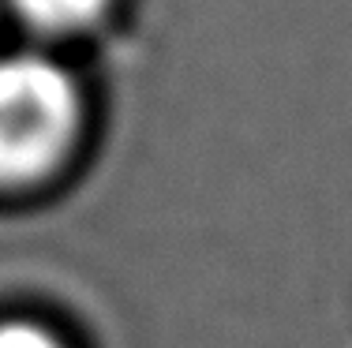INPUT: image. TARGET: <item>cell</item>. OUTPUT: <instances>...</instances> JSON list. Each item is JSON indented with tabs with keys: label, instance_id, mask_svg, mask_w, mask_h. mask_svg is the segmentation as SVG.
Instances as JSON below:
<instances>
[{
	"label": "cell",
	"instance_id": "6da1fadb",
	"mask_svg": "<svg viewBox=\"0 0 352 348\" xmlns=\"http://www.w3.org/2000/svg\"><path fill=\"white\" fill-rule=\"evenodd\" d=\"M79 90L34 53L0 60V187L34 184L60 165L79 131Z\"/></svg>",
	"mask_w": 352,
	"mask_h": 348
},
{
	"label": "cell",
	"instance_id": "7a4b0ae2",
	"mask_svg": "<svg viewBox=\"0 0 352 348\" xmlns=\"http://www.w3.org/2000/svg\"><path fill=\"white\" fill-rule=\"evenodd\" d=\"M109 0H15L19 15L41 34H75L87 30L105 12Z\"/></svg>",
	"mask_w": 352,
	"mask_h": 348
},
{
	"label": "cell",
	"instance_id": "3957f363",
	"mask_svg": "<svg viewBox=\"0 0 352 348\" xmlns=\"http://www.w3.org/2000/svg\"><path fill=\"white\" fill-rule=\"evenodd\" d=\"M0 348H56L53 337L34 326H4L0 329Z\"/></svg>",
	"mask_w": 352,
	"mask_h": 348
}]
</instances>
